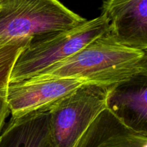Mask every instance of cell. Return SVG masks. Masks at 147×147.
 <instances>
[{
	"mask_svg": "<svg viewBox=\"0 0 147 147\" xmlns=\"http://www.w3.org/2000/svg\"><path fill=\"white\" fill-rule=\"evenodd\" d=\"M141 76H147V51L123 45L107 32L33 78H73L111 88Z\"/></svg>",
	"mask_w": 147,
	"mask_h": 147,
	"instance_id": "obj_1",
	"label": "cell"
},
{
	"mask_svg": "<svg viewBox=\"0 0 147 147\" xmlns=\"http://www.w3.org/2000/svg\"><path fill=\"white\" fill-rule=\"evenodd\" d=\"M109 30V21L101 14L73 28L33 38L19 55L8 83L22 81L38 76L55 63L74 55Z\"/></svg>",
	"mask_w": 147,
	"mask_h": 147,
	"instance_id": "obj_2",
	"label": "cell"
},
{
	"mask_svg": "<svg viewBox=\"0 0 147 147\" xmlns=\"http://www.w3.org/2000/svg\"><path fill=\"white\" fill-rule=\"evenodd\" d=\"M86 20L59 0H0V48L20 39L68 30Z\"/></svg>",
	"mask_w": 147,
	"mask_h": 147,
	"instance_id": "obj_3",
	"label": "cell"
},
{
	"mask_svg": "<svg viewBox=\"0 0 147 147\" xmlns=\"http://www.w3.org/2000/svg\"><path fill=\"white\" fill-rule=\"evenodd\" d=\"M113 87L84 84L49 110V127L55 147H74L102 111Z\"/></svg>",
	"mask_w": 147,
	"mask_h": 147,
	"instance_id": "obj_4",
	"label": "cell"
},
{
	"mask_svg": "<svg viewBox=\"0 0 147 147\" xmlns=\"http://www.w3.org/2000/svg\"><path fill=\"white\" fill-rule=\"evenodd\" d=\"M73 78H32L6 85V99L12 118H20L50 108L83 85Z\"/></svg>",
	"mask_w": 147,
	"mask_h": 147,
	"instance_id": "obj_5",
	"label": "cell"
},
{
	"mask_svg": "<svg viewBox=\"0 0 147 147\" xmlns=\"http://www.w3.org/2000/svg\"><path fill=\"white\" fill-rule=\"evenodd\" d=\"M101 14L119 42L147 51V0H105Z\"/></svg>",
	"mask_w": 147,
	"mask_h": 147,
	"instance_id": "obj_6",
	"label": "cell"
},
{
	"mask_svg": "<svg viewBox=\"0 0 147 147\" xmlns=\"http://www.w3.org/2000/svg\"><path fill=\"white\" fill-rule=\"evenodd\" d=\"M74 147H147V133L126 126L107 108L93 121Z\"/></svg>",
	"mask_w": 147,
	"mask_h": 147,
	"instance_id": "obj_7",
	"label": "cell"
},
{
	"mask_svg": "<svg viewBox=\"0 0 147 147\" xmlns=\"http://www.w3.org/2000/svg\"><path fill=\"white\" fill-rule=\"evenodd\" d=\"M107 108L126 126L147 133V76L113 87Z\"/></svg>",
	"mask_w": 147,
	"mask_h": 147,
	"instance_id": "obj_8",
	"label": "cell"
},
{
	"mask_svg": "<svg viewBox=\"0 0 147 147\" xmlns=\"http://www.w3.org/2000/svg\"><path fill=\"white\" fill-rule=\"evenodd\" d=\"M0 147H55L49 127V110L11 117L0 133Z\"/></svg>",
	"mask_w": 147,
	"mask_h": 147,
	"instance_id": "obj_9",
	"label": "cell"
},
{
	"mask_svg": "<svg viewBox=\"0 0 147 147\" xmlns=\"http://www.w3.org/2000/svg\"><path fill=\"white\" fill-rule=\"evenodd\" d=\"M32 40V38L20 39L0 48V88L8 83L16 60Z\"/></svg>",
	"mask_w": 147,
	"mask_h": 147,
	"instance_id": "obj_10",
	"label": "cell"
},
{
	"mask_svg": "<svg viewBox=\"0 0 147 147\" xmlns=\"http://www.w3.org/2000/svg\"><path fill=\"white\" fill-rule=\"evenodd\" d=\"M6 85L0 88V133L5 124L6 119L10 113L6 99Z\"/></svg>",
	"mask_w": 147,
	"mask_h": 147,
	"instance_id": "obj_11",
	"label": "cell"
},
{
	"mask_svg": "<svg viewBox=\"0 0 147 147\" xmlns=\"http://www.w3.org/2000/svg\"></svg>",
	"mask_w": 147,
	"mask_h": 147,
	"instance_id": "obj_12",
	"label": "cell"
}]
</instances>
